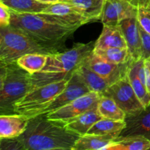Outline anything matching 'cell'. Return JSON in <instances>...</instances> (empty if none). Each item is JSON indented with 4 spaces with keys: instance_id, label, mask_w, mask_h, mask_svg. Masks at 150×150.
Listing matches in <instances>:
<instances>
[{
    "instance_id": "1",
    "label": "cell",
    "mask_w": 150,
    "mask_h": 150,
    "mask_svg": "<svg viewBox=\"0 0 150 150\" xmlns=\"http://www.w3.org/2000/svg\"><path fill=\"white\" fill-rule=\"evenodd\" d=\"M10 12V26L21 29L54 54L67 50L66 40L78 29L52 15Z\"/></svg>"
},
{
    "instance_id": "2",
    "label": "cell",
    "mask_w": 150,
    "mask_h": 150,
    "mask_svg": "<svg viewBox=\"0 0 150 150\" xmlns=\"http://www.w3.org/2000/svg\"><path fill=\"white\" fill-rule=\"evenodd\" d=\"M80 136L67 130L64 125L47 119L45 115L31 118L27 128L18 138L27 150L63 148L71 150Z\"/></svg>"
},
{
    "instance_id": "3",
    "label": "cell",
    "mask_w": 150,
    "mask_h": 150,
    "mask_svg": "<svg viewBox=\"0 0 150 150\" xmlns=\"http://www.w3.org/2000/svg\"><path fill=\"white\" fill-rule=\"evenodd\" d=\"M0 115L13 114L15 105L33 89L31 74L17 62L0 64Z\"/></svg>"
},
{
    "instance_id": "4",
    "label": "cell",
    "mask_w": 150,
    "mask_h": 150,
    "mask_svg": "<svg viewBox=\"0 0 150 150\" xmlns=\"http://www.w3.org/2000/svg\"><path fill=\"white\" fill-rule=\"evenodd\" d=\"M28 54L54 53L33 38L12 26L0 27V64H11Z\"/></svg>"
},
{
    "instance_id": "5",
    "label": "cell",
    "mask_w": 150,
    "mask_h": 150,
    "mask_svg": "<svg viewBox=\"0 0 150 150\" xmlns=\"http://www.w3.org/2000/svg\"><path fill=\"white\" fill-rule=\"evenodd\" d=\"M70 79V78L33 89L16 103L15 113L30 119L40 115L65 89Z\"/></svg>"
},
{
    "instance_id": "6",
    "label": "cell",
    "mask_w": 150,
    "mask_h": 150,
    "mask_svg": "<svg viewBox=\"0 0 150 150\" xmlns=\"http://www.w3.org/2000/svg\"><path fill=\"white\" fill-rule=\"evenodd\" d=\"M93 41L88 43H76L72 48L56 54H49L47 57L45 67L41 71L43 73H73L79 67L93 51Z\"/></svg>"
},
{
    "instance_id": "7",
    "label": "cell",
    "mask_w": 150,
    "mask_h": 150,
    "mask_svg": "<svg viewBox=\"0 0 150 150\" xmlns=\"http://www.w3.org/2000/svg\"><path fill=\"white\" fill-rule=\"evenodd\" d=\"M101 95L112 98L127 117L139 114L145 108L135 93L127 75L111 85Z\"/></svg>"
},
{
    "instance_id": "8",
    "label": "cell",
    "mask_w": 150,
    "mask_h": 150,
    "mask_svg": "<svg viewBox=\"0 0 150 150\" xmlns=\"http://www.w3.org/2000/svg\"><path fill=\"white\" fill-rule=\"evenodd\" d=\"M100 97V94L91 92L53 112L45 114V117L51 121L64 124L72 119L96 107Z\"/></svg>"
},
{
    "instance_id": "9",
    "label": "cell",
    "mask_w": 150,
    "mask_h": 150,
    "mask_svg": "<svg viewBox=\"0 0 150 150\" xmlns=\"http://www.w3.org/2000/svg\"><path fill=\"white\" fill-rule=\"evenodd\" d=\"M91 92L86 83L82 81L80 76L73 72L65 89L55 98L54 101L45 108L40 115H45L53 112L64 105H67L79 97ZM39 116V115H38Z\"/></svg>"
},
{
    "instance_id": "10",
    "label": "cell",
    "mask_w": 150,
    "mask_h": 150,
    "mask_svg": "<svg viewBox=\"0 0 150 150\" xmlns=\"http://www.w3.org/2000/svg\"><path fill=\"white\" fill-rule=\"evenodd\" d=\"M131 62L122 64H112L100 58L92 51L82 64L114 83L127 76Z\"/></svg>"
},
{
    "instance_id": "11",
    "label": "cell",
    "mask_w": 150,
    "mask_h": 150,
    "mask_svg": "<svg viewBox=\"0 0 150 150\" xmlns=\"http://www.w3.org/2000/svg\"><path fill=\"white\" fill-rule=\"evenodd\" d=\"M120 26L132 59L134 61L142 59V40L137 18L125 19L120 22Z\"/></svg>"
},
{
    "instance_id": "12",
    "label": "cell",
    "mask_w": 150,
    "mask_h": 150,
    "mask_svg": "<svg viewBox=\"0 0 150 150\" xmlns=\"http://www.w3.org/2000/svg\"><path fill=\"white\" fill-rule=\"evenodd\" d=\"M30 118L22 114L0 115V139H14L21 136L27 128Z\"/></svg>"
},
{
    "instance_id": "13",
    "label": "cell",
    "mask_w": 150,
    "mask_h": 150,
    "mask_svg": "<svg viewBox=\"0 0 150 150\" xmlns=\"http://www.w3.org/2000/svg\"><path fill=\"white\" fill-rule=\"evenodd\" d=\"M42 13L52 15L67 24L78 28L89 23L83 16L75 10L73 6L61 0L58 2L50 4Z\"/></svg>"
},
{
    "instance_id": "14",
    "label": "cell",
    "mask_w": 150,
    "mask_h": 150,
    "mask_svg": "<svg viewBox=\"0 0 150 150\" xmlns=\"http://www.w3.org/2000/svg\"><path fill=\"white\" fill-rule=\"evenodd\" d=\"M125 121L126 127L119 136H142L150 140V104L139 114L126 117Z\"/></svg>"
},
{
    "instance_id": "15",
    "label": "cell",
    "mask_w": 150,
    "mask_h": 150,
    "mask_svg": "<svg viewBox=\"0 0 150 150\" xmlns=\"http://www.w3.org/2000/svg\"><path fill=\"white\" fill-rule=\"evenodd\" d=\"M108 48H127L120 24L117 26L103 25L102 33L95 42L94 49Z\"/></svg>"
},
{
    "instance_id": "16",
    "label": "cell",
    "mask_w": 150,
    "mask_h": 150,
    "mask_svg": "<svg viewBox=\"0 0 150 150\" xmlns=\"http://www.w3.org/2000/svg\"><path fill=\"white\" fill-rule=\"evenodd\" d=\"M97 107L98 105L63 125L67 130L80 136L87 134L91 127L102 119V117L98 113Z\"/></svg>"
},
{
    "instance_id": "17",
    "label": "cell",
    "mask_w": 150,
    "mask_h": 150,
    "mask_svg": "<svg viewBox=\"0 0 150 150\" xmlns=\"http://www.w3.org/2000/svg\"><path fill=\"white\" fill-rule=\"evenodd\" d=\"M74 7L88 22L101 21L105 0H61Z\"/></svg>"
},
{
    "instance_id": "18",
    "label": "cell",
    "mask_w": 150,
    "mask_h": 150,
    "mask_svg": "<svg viewBox=\"0 0 150 150\" xmlns=\"http://www.w3.org/2000/svg\"><path fill=\"white\" fill-rule=\"evenodd\" d=\"M74 72L80 76L91 92H97L100 95L114 83L111 80L102 77L83 64H81Z\"/></svg>"
},
{
    "instance_id": "19",
    "label": "cell",
    "mask_w": 150,
    "mask_h": 150,
    "mask_svg": "<svg viewBox=\"0 0 150 150\" xmlns=\"http://www.w3.org/2000/svg\"><path fill=\"white\" fill-rule=\"evenodd\" d=\"M118 136L117 134H86L79 138L71 150H100L112 143Z\"/></svg>"
},
{
    "instance_id": "20",
    "label": "cell",
    "mask_w": 150,
    "mask_h": 150,
    "mask_svg": "<svg viewBox=\"0 0 150 150\" xmlns=\"http://www.w3.org/2000/svg\"><path fill=\"white\" fill-rule=\"evenodd\" d=\"M98 111L102 118L116 121H125L127 115L111 98L101 95L98 103Z\"/></svg>"
},
{
    "instance_id": "21",
    "label": "cell",
    "mask_w": 150,
    "mask_h": 150,
    "mask_svg": "<svg viewBox=\"0 0 150 150\" xmlns=\"http://www.w3.org/2000/svg\"><path fill=\"white\" fill-rule=\"evenodd\" d=\"M0 2L18 13H41L51 4L37 0H0Z\"/></svg>"
},
{
    "instance_id": "22",
    "label": "cell",
    "mask_w": 150,
    "mask_h": 150,
    "mask_svg": "<svg viewBox=\"0 0 150 150\" xmlns=\"http://www.w3.org/2000/svg\"><path fill=\"white\" fill-rule=\"evenodd\" d=\"M127 76H128L130 84L136 95H137L138 98L141 101L144 107L146 108L150 104V95L148 92L146 85L141 81L138 76L137 64H136V62L134 60H133L130 63Z\"/></svg>"
},
{
    "instance_id": "23",
    "label": "cell",
    "mask_w": 150,
    "mask_h": 150,
    "mask_svg": "<svg viewBox=\"0 0 150 150\" xmlns=\"http://www.w3.org/2000/svg\"><path fill=\"white\" fill-rule=\"evenodd\" d=\"M93 53L100 58L112 64H126L133 60L127 48H108L104 49H94Z\"/></svg>"
},
{
    "instance_id": "24",
    "label": "cell",
    "mask_w": 150,
    "mask_h": 150,
    "mask_svg": "<svg viewBox=\"0 0 150 150\" xmlns=\"http://www.w3.org/2000/svg\"><path fill=\"white\" fill-rule=\"evenodd\" d=\"M126 127L125 121H116L102 118L97 122L88 131L89 135L117 134L120 136L123 129Z\"/></svg>"
},
{
    "instance_id": "25",
    "label": "cell",
    "mask_w": 150,
    "mask_h": 150,
    "mask_svg": "<svg viewBox=\"0 0 150 150\" xmlns=\"http://www.w3.org/2000/svg\"><path fill=\"white\" fill-rule=\"evenodd\" d=\"M47 57V54H28L20 57L16 62L28 73L34 74L43 69L46 64Z\"/></svg>"
},
{
    "instance_id": "26",
    "label": "cell",
    "mask_w": 150,
    "mask_h": 150,
    "mask_svg": "<svg viewBox=\"0 0 150 150\" xmlns=\"http://www.w3.org/2000/svg\"><path fill=\"white\" fill-rule=\"evenodd\" d=\"M73 72L69 73H54L38 72V73H34V74H31L33 89L38 87V86L49 84V83H54V82L64 80V79H70V78H71Z\"/></svg>"
},
{
    "instance_id": "27",
    "label": "cell",
    "mask_w": 150,
    "mask_h": 150,
    "mask_svg": "<svg viewBox=\"0 0 150 150\" xmlns=\"http://www.w3.org/2000/svg\"><path fill=\"white\" fill-rule=\"evenodd\" d=\"M114 142L121 144L127 150H146L150 147V140L142 136H118Z\"/></svg>"
},
{
    "instance_id": "28",
    "label": "cell",
    "mask_w": 150,
    "mask_h": 150,
    "mask_svg": "<svg viewBox=\"0 0 150 150\" xmlns=\"http://www.w3.org/2000/svg\"><path fill=\"white\" fill-rule=\"evenodd\" d=\"M0 150H27L18 138L0 139Z\"/></svg>"
},
{
    "instance_id": "29",
    "label": "cell",
    "mask_w": 150,
    "mask_h": 150,
    "mask_svg": "<svg viewBox=\"0 0 150 150\" xmlns=\"http://www.w3.org/2000/svg\"><path fill=\"white\" fill-rule=\"evenodd\" d=\"M138 21L144 30L150 35V10L139 8L138 10Z\"/></svg>"
},
{
    "instance_id": "30",
    "label": "cell",
    "mask_w": 150,
    "mask_h": 150,
    "mask_svg": "<svg viewBox=\"0 0 150 150\" xmlns=\"http://www.w3.org/2000/svg\"><path fill=\"white\" fill-rule=\"evenodd\" d=\"M139 27L142 40V59H146L150 57V35L144 30V29L141 26L139 23Z\"/></svg>"
},
{
    "instance_id": "31",
    "label": "cell",
    "mask_w": 150,
    "mask_h": 150,
    "mask_svg": "<svg viewBox=\"0 0 150 150\" xmlns=\"http://www.w3.org/2000/svg\"><path fill=\"white\" fill-rule=\"evenodd\" d=\"M10 21H11L10 10L3 3L0 2V27L10 26Z\"/></svg>"
},
{
    "instance_id": "32",
    "label": "cell",
    "mask_w": 150,
    "mask_h": 150,
    "mask_svg": "<svg viewBox=\"0 0 150 150\" xmlns=\"http://www.w3.org/2000/svg\"><path fill=\"white\" fill-rule=\"evenodd\" d=\"M144 66L146 86L150 95V57L144 59Z\"/></svg>"
},
{
    "instance_id": "33",
    "label": "cell",
    "mask_w": 150,
    "mask_h": 150,
    "mask_svg": "<svg viewBox=\"0 0 150 150\" xmlns=\"http://www.w3.org/2000/svg\"><path fill=\"white\" fill-rule=\"evenodd\" d=\"M131 5L136 8H146L149 7L150 0H126Z\"/></svg>"
},
{
    "instance_id": "34",
    "label": "cell",
    "mask_w": 150,
    "mask_h": 150,
    "mask_svg": "<svg viewBox=\"0 0 150 150\" xmlns=\"http://www.w3.org/2000/svg\"><path fill=\"white\" fill-rule=\"evenodd\" d=\"M100 150H127L125 147L123 145H122L121 144L117 143L116 142H113L112 143H111L110 144H108V146H105L103 149Z\"/></svg>"
},
{
    "instance_id": "35",
    "label": "cell",
    "mask_w": 150,
    "mask_h": 150,
    "mask_svg": "<svg viewBox=\"0 0 150 150\" xmlns=\"http://www.w3.org/2000/svg\"><path fill=\"white\" fill-rule=\"evenodd\" d=\"M37 1H39L42 3H46V4H54V3L58 2L60 0H37Z\"/></svg>"
},
{
    "instance_id": "36",
    "label": "cell",
    "mask_w": 150,
    "mask_h": 150,
    "mask_svg": "<svg viewBox=\"0 0 150 150\" xmlns=\"http://www.w3.org/2000/svg\"><path fill=\"white\" fill-rule=\"evenodd\" d=\"M45 150H69V149H63V148H54V149H45Z\"/></svg>"
},
{
    "instance_id": "37",
    "label": "cell",
    "mask_w": 150,
    "mask_h": 150,
    "mask_svg": "<svg viewBox=\"0 0 150 150\" xmlns=\"http://www.w3.org/2000/svg\"><path fill=\"white\" fill-rule=\"evenodd\" d=\"M147 9H149V10H150V3H149V7H148V8Z\"/></svg>"
},
{
    "instance_id": "38",
    "label": "cell",
    "mask_w": 150,
    "mask_h": 150,
    "mask_svg": "<svg viewBox=\"0 0 150 150\" xmlns=\"http://www.w3.org/2000/svg\"><path fill=\"white\" fill-rule=\"evenodd\" d=\"M146 150H150V147L149 148V149H146Z\"/></svg>"
}]
</instances>
